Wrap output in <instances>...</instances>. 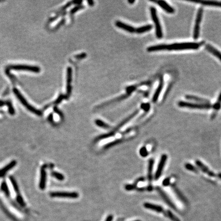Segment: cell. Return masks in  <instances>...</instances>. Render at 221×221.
Wrapping results in <instances>:
<instances>
[{
	"label": "cell",
	"mask_w": 221,
	"mask_h": 221,
	"mask_svg": "<svg viewBox=\"0 0 221 221\" xmlns=\"http://www.w3.org/2000/svg\"><path fill=\"white\" fill-rule=\"evenodd\" d=\"M54 110L55 112H56V113H57L58 114H59V115H60L61 116H62V113H61V112L59 111V110L58 109V108H56V107H55V108H54Z\"/></svg>",
	"instance_id": "obj_44"
},
{
	"label": "cell",
	"mask_w": 221,
	"mask_h": 221,
	"mask_svg": "<svg viewBox=\"0 0 221 221\" xmlns=\"http://www.w3.org/2000/svg\"><path fill=\"white\" fill-rule=\"evenodd\" d=\"M138 110H135L134 113L131 114L130 116H128L127 118H125L123 121H121V123H120L116 127H115V128H114L113 130H112L111 132H112L114 135H115V133H116L118 131L120 128H121L124 125H125V124H127V123H128V121H130L132 119V118H134L136 115L138 114Z\"/></svg>",
	"instance_id": "obj_9"
},
{
	"label": "cell",
	"mask_w": 221,
	"mask_h": 221,
	"mask_svg": "<svg viewBox=\"0 0 221 221\" xmlns=\"http://www.w3.org/2000/svg\"><path fill=\"white\" fill-rule=\"evenodd\" d=\"M13 93H15V96L18 98L19 100L21 102V103H22L23 105H24V106L28 110L32 112L33 113L35 114L37 116H41L42 115V113L41 112L40 110L37 109L36 108H34L33 106H32L31 105H30L29 103H28V102L26 100V99L23 97L22 94L16 88H14L13 89Z\"/></svg>",
	"instance_id": "obj_2"
},
{
	"label": "cell",
	"mask_w": 221,
	"mask_h": 221,
	"mask_svg": "<svg viewBox=\"0 0 221 221\" xmlns=\"http://www.w3.org/2000/svg\"><path fill=\"white\" fill-rule=\"evenodd\" d=\"M16 200H17V201L19 203L20 205H21V206H25V202H24V200H23V199L22 197L21 196L18 195V196L16 197Z\"/></svg>",
	"instance_id": "obj_38"
},
{
	"label": "cell",
	"mask_w": 221,
	"mask_h": 221,
	"mask_svg": "<svg viewBox=\"0 0 221 221\" xmlns=\"http://www.w3.org/2000/svg\"><path fill=\"white\" fill-rule=\"evenodd\" d=\"M88 3L89 5L90 6H92L94 5V2H93V1H91V0L88 1Z\"/></svg>",
	"instance_id": "obj_45"
},
{
	"label": "cell",
	"mask_w": 221,
	"mask_h": 221,
	"mask_svg": "<svg viewBox=\"0 0 221 221\" xmlns=\"http://www.w3.org/2000/svg\"><path fill=\"white\" fill-rule=\"evenodd\" d=\"M16 164V162L15 161H12L9 164L6 165V167L0 170V177H3V176L5 175L6 172L9 171L11 169H12L13 167H15Z\"/></svg>",
	"instance_id": "obj_23"
},
{
	"label": "cell",
	"mask_w": 221,
	"mask_h": 221,
	"mask_svg": "<svg viewBox=\"0 0 221 221\" xmlns=\"http://www.w3.org/2000/svg\"><path fill=\"white\" fill-rule=\"evenodd\" d=\"M50 196L53 197L76 199L78 198L79 195L76 192H53L50 193Z\"/></svg>",
	"instance_id": "obj_7"
},
{
	"label": "cell",
	"mask_w": 221,
	"mask_h": 221,
	"mask_svg": "<svg viewBox=\"0 0 221 221\" xmlns=\"http://www.w3.org/2000/svg\"><path fill=\"white\" fill-rule=\"evenodd\" d=\"M123 141V139H117V140H115V141L111 142H110V143H108L107 145H105V146H104V149H110V147H113V146H116L117 145H119V144L121 143Z\"/></svg>",
	"instance_id": "obj_27"
},
{
	"label": "cell",
	"mask_w": 221,
	"mask_h": 221,
	"mask_svg": "<svg viewBox=\"0 0 221 221\" xmlns=\"http://www.w3.org/2000/svg\"><path fill=\"white\" fill-rule=\"evenodd\" d=\"M206 50L210 52L212 54L214 55L216 58H218L221 62V52L219 51L218 50H217L216 48L214 47L210 44H207L206 45Z\"/></svg>",
	"instance_id": "obj_19"
},
{
	"label": "cell",
	"mask_w": 221,
	"mask_h": 221,
	"mask_svg": "<svg viewBox=\"0 0 221 221\" xmlns=\"http://www.w3.org/2000/svg\"><path fill=\"white\" fill-rule=\"evenodd\" d=\"M65 96H63V95H59V97L58 98L56 99L55 101L54 102V104H55V105H58V104H59L60 102H62V100H63V99L65 98Z\"/></svg>",
	"instance_id": "obj_40"
},
{
	"label": "cell",
	"mask_w": 221,
	"mask_h": 221,
	"mask_svg": "<svg viewBox=\"0 0 221 221\" xmlns=\"http://www.w3.org/2000/svg\"><path fill=\"white\" fill-rule=\"evenodd\" d=\"M150 108V106L148 103H145V104H142L141 105V108L144 110H149V109Z\"/></svg>",
	"instance_id": "obj_42"
},
{
	"label": "cell",
	"mask_w": 221,
	"mask_h": 221,
	"mask_svg": "<svg viewBox=\"0 0 221 221\" xmlns=\"http://www.w3.org/2000/svg\"><path fill=\"white\" fill-rule=\"evenodd\" d=\"M150 15L152 16V19L153 20L154 23L155 24L156 27V34L157 38H162L163 37V33H162V28L161 26L159 20L158 18V15L157 14V11L156 8L152 7L150 8Z\"/></svg>",
	"instance_id": "obj_4"
},
{
	"label": "cell",
	"mask_w": 221,
	"mask_h": 221,
	"mask_svg": "<svg viewBox=\"0 0 221 221\" xmlns=\"http://www.w3.org/2000/svg\"><path fill=\"white\" fill-rule=\"evenodd\" d=\"M46 179H47V174H46V166L44 165L41 167V177H40V184L39 186L41 190H44L46 187Z\"/></svg>",
	"instance_id": "obj_10"
},
{
	"label": "cell",
	"mask_w": 221,
	"mask_h": 221,
	"mask_svg": "<svg viewBox=\"0 0 221 221\" xmlns=\"http://www.w3.org/2000/svg\"><path fill=\"white\" fill-rule=\"evenodd\" d=\"M86 56H87V54H86V53H81L80 54L75 55V58H76L77 59H82V58H86Z\"/></svg>",
	"instance_id": "obj_41"
},
{
	"label": "cell",
	"mask_w": 221,
	"mask_h": 221,
	"mask_svg": "<svg viewBox=\"0 0 221 221\" xmlns=\"http://www.w3.org/2000/svg\"><path fill=\"white\" fill-rule=\"evenodd\" d=\"M72 71L71 67H68L67 69V93L68 95L71 94L72 88H71V83L72 81Z\"/></svg>",
	"instance_id": "obj_11"
},
{
	"label": "cell",
	"mask_w": 221,
	"mask_h": 221,
	"mask_svg": "<svg viewBox=\"0 0 221 221\" xmlns=\"http://www.w3.org/2000/svg\"><path fill=\"white\" fill-rule=\"evenodd\" d=\"M166 214H167V216L172 221H180V220L178 218H177V217H176L175 215H174L171 211H167Z\"/></svg>",
	"instance_id": "obj_31"
},
{
	"label": "cell",
	"mask_w": 221,
	"mask_h": 221,
	"mask_svg": "<svg viewBox=\"0 0 221 221\" xmlns=\"http://www.w3.org/2000/svg\"><path fill=\"white\" fill-rule=\"evenodd\" d=\"M194 3H201V4L205 6H215V7H221V2L215 1H200L193 2Z\"/></svg>",
	"instance_id": "obj_22"
},
{
	"label": "cell",
	"mask_w": 221,
	"mask_h": 221,
	"mask_svg": "<svg viewBox=\"0 0 221 221\" xmlns=\"http://www.w3.org/2000/svg\"><path fill=\"white\" fill-rule=\"evenodd\" d=\"M1 188V190L5 193V195H6V196H10V192H9V189H8V187L7 185L5 182H4L2 184Z\"/></svg>",
	"instance_id": "obj_28"
},
{
	"label": "cell",
	"mask_w": 221,
	"mask_h": 221,
	"mask_svg": "<svg viewBox=\"0 0 221 221\" xmlns=\"http://www.w3.org/2000/svg\"><path fill=\"white\" fill-rule=\"evenodd\" d=\"M115 25L118 28H121L122 29L128 31L130 33H134L136 32V29L133 27L125 24L124 23L120 22V21H117L115 23Z\"/></svg>",
	"instance_id": "obj_12"
},
{
	"label": "cell",
	"mask_w": 221,
	"mask_h": 221,
	"mask_svg": "<svg viewBox=\"0 0 221 221\" xmlns=\"http://www.w3.org/2000/svg\"><path fill=\"white\" fill-rule=\"evenodd\" d=\"M163 50H167V45H158L156 46H150L147 48V51L148 52L159 51Z\"/></svg>",
	"instance_id": "obj_20"
},
{
	"label": "cell",
	"mask_w": 221,
	"mask_h": 221,
	"mask_svg": "<svg viewBox=\"0 0 221 221\" xmlns=\"http://www.w3.org/2000/svg\"><path fill=\"white\" fill-rule=\"evenodd\" d=\"M172 188L174 189V192H175V193L177 194V196H178V197H179L181 200L183 201H185V198H184V197L183 196V195H182L181 192H180V191H179L176 187L173 186Z\"/></svg>",
	"instance_id": "obj_36"
},
{
	"label": "cell",
	"mask_w": 221,
	"mask_h": 221,
	"mask_svg": "<svg viewBox=\"0 0 221 221\" xmlns=\"http://www.w3.org/2000/svg\"><path fill=\"white\" fill-rule=\"evenodd\" d=\"M185 98L188 100H193V101L197 102H198L199 103H210L208 100L202 98H199L197 96L188 95H186L185 96Z\"/></svg>",
	"instance_id": "obj_24"
},
{
	"label": "cell",
	"mask_w": 221,
	"mask_h": 221,
	"mask_svg": "<svg viewBox=\"0 0 221 221\" xmlns=\"http://www.w3.org/2000/svg\"><path fill=\"white\" fill-rule=\"evenodd\" d=\"M84 7L83 5H78V6L75 7L73 9L71 10V14H73V13H75V12H76L77 11H79L80 9H83V8Z\"/></svg>",
	"instance_id": "obj_39"
},
{
	"label": "cell",
	"mask_w": 221,
	"mask_h": 221,
	"mask_svg": "<svg viewBox=\"0 0 221 221\" xmlns=\"http://www.w3.org/2000/svg\"><path fill=\"white\" fill-rule=\"evenodd\" d=\"M7 104L8 108V110H9V113L11 115H14L15 113V110L13 109V106H12V103H11V102H6Z\"/></svg>",
	"instance_id": "obj_37"
},
{
	"label": "cell",
	"mask_w": 221,
	"mask_h": 221,
	"mask_svg": "<svg viewBox=\"0 0 221 221\" xmlns=\"http://www.w3.org/2000/svg\"><path fill=\"white\" fill-rule=\"evenodd\" d=\"M152 28H153V26L152 25H145L144 26H142L136 29V32L137 33H142L147 31H150Z\"/></svg>",
	"instance_id": "obj_25"
},
{
	"label": "cell",
	"mask_w": 221,
	"mask_h": 221,
	"mask_svg": "<svg viewBox=\"0 0 221 221\" xmlns=\"http://www.w3.org/2000/svg\"><path fill=\"white\" fill-rule=\"evenodd\" d=\"M203 14V9L202 7L200 8L197 11L195 27H194V30H193V38L195 40H197L199 37L200 29V24L202 21Z\"/></svg>",
	"instance_id": "obj_6"
},
{
	"label": "cell",
	"mask_w": 221,
	"mask_h": 221,
	"mask_svg": "<svg viewBox=\"0 0 221 221\" xmlns=\"http://www.w3.org/2000/svg\"><path fill=\"white\" fill-rule=\"evenodd\" d=\"M170 178H166L165 179L163 180V181L162 182V184L164 186H168L170 185Z\"/></svg>",
	"instance_id": "obj_43"
},
{
	"label": "cell",
	"mask_w": 221,
	"mask_h": 221,
	"mask_svg": "<svg viewBox=\"0 0 221 221\" xmlns=\"http://www.w3.org/2000/svg\"><path fill=\"white\" fill-rule=\"evenodd\" d=\"M181 108H186L193 109H209L212 106L210 103H192L181 101L178 103Z\"/></svg>",
	"instance_id": "obj_3"
},
{
	"label": "cell",
	"mask_w": 221,
	"mask_h": 221,
	"mask_svg": "<svg viewBox=\"0 0 221 221\" xmlns=\"http://www.w3.org/2000/svg\"><path fill=\"white\" fill-rule=\"evenodd\" d=\"M185 168H186L187 170H188V171H193V172H197V169L193 165H192L191 164L186 163L185 165Z\"/></svg>",
	"instance_id": "obj_34"
},
{
	"label": "cell",
	"mask_w": 221,
	"mask_h": 221,
	"mask_svg": "<svg viewBox=\"0 0 221 221\" xmlns=\"http://www.w3.org/2000/svg\"><path fill=\"white\" fill-rule=\"evenodd\" d=\"M10 180H11V183L12 184L15 191L16 193H18V192H19V187H18V184H17V183H16V181L15 180L14 178L12 177H10Z\"/></svg>",
	"instance_id": "obj_33"
},
{
	"label": "cell",
	"mask_w": 221,
	"mask_h": 221,
	"mask_svg": "<svg viewBox=\"0 0 221 221\" xmlns=\"http://www.w3.org/2000/svg\"><path fill=\"white\" fill-rule=\"evenodd\" d=\"M167 159V155L163 154L162 155L160 160L159 163L158 164L157 169L155 173V179L156 180H158L160 178L161 176L162 175L164 167H165V163Z\"/></svg>",
	"instance_id": "obj_8"
},
{
	"label": "cell",
	"mask_w": 221,
	"mask_h": 221,
	"mask_svg": "<svg viewBox=\"0 0 221 221\" xmlns=\"http://www.w3.org/2000/svg\"><path fill=\"white\" fill-rule=\"evenodd\" d=\"M48 120H49V121H52L53 120V115L52 114H51L48 117Z\"/></svg>",
	"instance_id": "obj_48"
},
{
	"label": "cell",
	"mask_w": 221,
	"mask_h": 221,
	"mask_svg": "<svg viewBox=\"0 0 221 221\" xmlns=\"http://www.w3.org/2000/svg\"><path fill=\"white\" fill-rule=\"evenodd\" d=\"M129 96H130V94H128L123 95H121V96L118 97V98H116L114 99L110 100L109 102H105V103H103V104H102V105H100V106H99V108H103V107L107 106H109V105H112V104H113V103H116V102H117L121 101V100H124V99H125L128 98Z\"/></svg>",
	"instance_id": "obj_14"
},
{
	"label": "cell",
	"mask_w": 221,
	"mask_h": 221,
	"mask_svg": "<svg viewBox=\"0 0 221 221\" xmlns=\"http://www.w3.org/2000/svg\"><path fill=\"white\" fill-rule=\"evenodd\" d=\"M5 104H6L5 102L2 101V100H0V106H3Z\"/></svg>",
	"instance_id": "obj_49"
},
{
	"label": "cell",
	"mask_w": 221,
	"mask_h": 221,
	"mask_svg": "<svg viewBox=\"0 0 221 221\" xmlns=\"http://www.w3.org/2000/svg\"><path fill=\"white\" fill-rule=\"evenodd\" d=\"M196 163L197 167H199V168H200L201 170H202L204 172H205L208 175L210 176V177H215V174H214L212 171H210L208 167H206L202 162H201L200 161L197 160L196 161Z\"/></svg>",
	"instance_id": "obj_17"
},
{
	"label": "cell",
	"mask_w": 221,
	"mask_h": 221,
	"mask_svg": "<svg viewBox=\"0 0 221 221\" xmlns=\"http://www.w3.org/2000/svg\"><path fill=\"white\" fill-rule=\"evenodd\" d=\"M112 219H113V216L112 215H110L107 218L106 221H112Z\"/></svg>",
	"instance_id": "obj_46"
},
{
	"label": "cell",
	"mask_w": 221,
	"mask_h": 221,
	"mask_svg": "<svg viewBox=\"0 0 221 221\" xmlns=\"http://www.w3.org/2000/svg\"><path fill=\"white\" fill-rule=\"evenodd\" d=\"M143 206L146 209L152 210L156 212H158V213H161V212H164L163 208H162V207L159 205H155L154 204L150 203H145L143 204Z\"/></svg>",
	"instance_id": "obj_15"
},
{
	"label": "cell",
	"mask_w": 221,
	"mask_h": 221,
	"mask_svg": "<svg viewBox=\"0 0 221 221\" xmlns=\"http://www.w3.org/2000/svg\"><path fill=\"white\" fill-rule=\"evenodd\" d=\"M8 70H20V71H27L32 72L38 73L41 71L38 67L31 66L28 65H10L7 67Z\"/></svg>",
	"instance_id": "obj_5"
},
{
	"label": "cell",
	"mask_w": 221,
	"mask_h": 221,
	"mask_svg": "<svg viewBox=\"0 0 221 221\" xmlns=\"http://www.w3.org/2000/svg\"><path fill=\"white\" fill-rule=\"evenodd\" d=\"M203 43H174L172 44L167 45V50H196L199 48Z\"/></svg>",
	"instance_id": "obj_1"
},
{
	"label": "cell",
	"mask_w": 221,
	"mask_h": 221,
	"mask_svg": "<svg viewBox=\"0 0 221 221\" xmlns=\"http://www.w3.org/2000/svg\"><path fill=\"white\" fill-rule=\"evenodd\" d=\"M146 189L148 191H152L153 189V187H152V186H149L146 188Z\"/></svg>",
	"instance_id": "obj_47"
},
{
	"label": "cell",
	"mask_w": 221,
	"mask_h": 221,
	"mask_svg": "<svg viewBox=\"0 0 221 221\" xmlns=\"http://www.w3.org/2000/svg\"><path fill=\"white\" fill-rule=\"evenodd\" d=\"M154 160L153 159H150L149 161L148 164V170H147V179L149 182L152 181L153 180V171Z\"/></svg>",
	"instance_id": "obj_21"
},
{
	"label": "cell",
	"mask_w": 221,
	"mask_h": 221,
	"mask_svg": "<svg viewBox=\"0 0 221 221\" xmlns=\"http://www.w3.org/2000/svg\"><path fill=\"white\" fill-rule=\"evenodd\" d=\"M135 0H128V3H130V4H132L133 3H135Z\"/></svg>",
	"instance_id": "obj_51"
},
{
	"label": "cell",
	"mask_w": 221,
	"mask_h": 221,
	"mask_svg": "<svg viewBox=\"0 0 221 221\" xmlns=\"http://www.w3.org/2000/svg\"><path fill=\"white\" fill-rule=\"evenodd\" d=\"M163 78L161 77L160 78V80L159 84L158 85V87H157L156 91L155 92V94L154 95L153 98V102L154 103L156 102L158 100L160 94L161 92L162 88H163Z\"/></svg>",
	"instance_id": "obj_18"
},
{
	"label": "cell",
	"mask_w": 221,
	"mask_h": 221,
	"mask_svg": "<svg viewBox=\"0 0 221 221\" xmlns=\"http://www.w3.org/2000/svg\"><path fill=\"white\" fill-rule=\"evenodd\" d=\"M139 153H140L141 156L142 157H146V156H147V155H149V153H148L147 149L145 146H143L140 149Z\"/></svg>",
	"instance_id": "obj_32"
},
{
	"label": "cell",
	"mask_w": 221,
	"mask_h": 221,
	"mask_svg": "<svg viewBox=\"0 0 221 221\" xmlns=\"http://www.w3.org/2000/svg\"><path fill=\"white\" fill-rule=\"evenodd\" d=\"M137 184L135 183L133 184H127L125 186V190L130 191V190H133L134 189H135L137 187Z\"/></svg>",
	"instance_id": "obj_35"
},
{
	"label": "cell",
	"mask_w": 221,
	"mask_h": 221,
	"mask_svg": "<svg viewBox=\"0 0 221 221\" xmlns=\"http://www.w3.org/2000/svg\"><path fill=\"white\" fill-rule=\"evenodd\" d=\"M218 177H219V178H220L221 179V173H219V174H218Z\"/></svg>",
	"instance_id": "obj_52"
},
{
	"label": "cell",
	"mask_w": 221,
	"mask_h": 221,
	"mask_svg": "<svg viewBox=\"0 0 221 221\" xmlns=\"http://www.w3.org/2000/svg\"><path fill=\"white\" fill-rule=\"evenodd\" d=\"M95 123L96 125L98 127H100L101 128H104V129H109L110 128V127L108 124L105 123L100 119H96L95 121Z\"/></svg>",
	"instance_id": "obj_26"
},
{
	"label": "cell",
	"mask_w": 221,
	"mask_h": 221,
	"mask_svg": "<svg viewBox=\"0 0 221 221\" xmlns=\"http://www.w3.org/2000/svg\"><path fill=\"white\" fill-rule=\"evenodd\" d=\"M221 93L219 96L217 102L214 104V106H212V108H214V109L215 110H218L221 108Z\"/></svg>",
	"instance_id": "obj_29"
},
{
	"label": "cell",
	"mask_w": 221,
	"mask_h": 221,
	"mask_svg": "<svg viewBox=\"0 0 221 221\" xmlns=\"http://www.w3.org/2000/svg\"><path fill=\"white\" fill-rule=\"evenodd\" d=\"M156 3H158V4L162 8V9H164L165 11H167L168 13H174L175 12V10L171 6L169 5L167 3L164 1H157Z\"/></svg>",
	"instance_id": "obj_16"
},
{
	"label": "cell",
	"mask_w": 221,
	"mask_h": 221,
	"mask_svg": "<svg viewBox=\"0 0 221 221\" xmlns=\"http://www.w3.org/2000/svg\"><path fill=\"white\" fill-rule=\"evenodd\" d=\"M52 176L53 177H54L55 178L57 179L59 181H63L65 179V177L63 176V175L60 174L59 172H56V171H53L52 172Z\"/></svg>",
	"instance_id": "obj_30"
},
{
	"label": "cell",
	"mask_w": 221,
	"mask_h": 221,
	"mask_svg": "<svg viewBox=\"0 0 221 221\" xmlns=\"http://www.w3.org/2000/svg\"><path fill=\"white\" fill-rule=\"evenodd\" d=\"M81 1H74L73 3L76 4H80V3H82Z\"/></svg>",
	"instance_id": "obj_50"
},
{
	"label": "cell",
	"mask_w": 221,
	"mask_h": 221,
	"mask_svg": "<svg viewBox=\"0 0 221 221\" xmlns=\"http://www.w3.org/2000/svg\"><path fill=\"white\" fill-rule=\"evenodd\" d=\"M156 189L157 190V192L159 193V195H160L161 197H162V199H163V200H164V201H165L172 208H174V209H175L176 210V207L175 206L174 203L171 202L170 198L167 196V194L165 193V192H163V191L161 189V188L159 187H156Z\"/></svg>",
	"instance_id": "obj_13"
},
{
	"label": "cell",
	"mask_w": 221,
	"mask_h": 221,
	"mask_svg": "<svg viewBox=\"0 0 221 221\" xmlns=\"http://www.w3.org/2000/svg\"></svg>",
	"instance_id": "obj_53"
}]
</instances>
